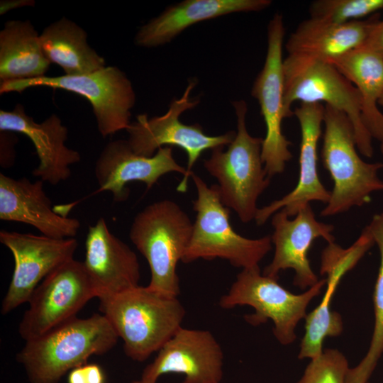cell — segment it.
<instances>
[{"label":"cell","mask_w":383,"mask_h":383,"mask_svg":"<svg viewBox=\"0 0 383 383\" xmlns=\"http://www.w3.org/2000/svg\"><path fill=\"white\" fill-rule=\"evenodd\" d=\"M119 339L102 313L77 316L26 341L16 355L30 383H58L72 369L92 355L112 350Z\"/></svg>","instance_id":"cell-1"},{"label":"cell","mask_w":383,"mask_h":383,"mask_svg":"<svg viewBox=\"0 0 383 383\" xmlns=\"http://www.w3.org/2000/svg\"><path fill=\"white\" fill-rule=\"evenodd\" d=\"M99 310L119 338L126 355L143 362L180 329L186 314L178 297L138 285L121 293L99 298Z\"/></svg>","instance_id":"cell-2"},{"label":"cell","mask_w":383,"mask_h":383,"mask_svg":"<svg viewBox=\"0 0 383 383\" xmlns=\"http://www.w3.org/2000/svg\"><path fill=\"white\" fill-rule=\"evenodd\" d=\"M192 229L187 213L170 199L153 202L134 217L129 237L148 263L149 289L178 297L180 285L177 265L188 248Z\"/></svg>","instance_id":"cell-3"},{"label":"cell","mask_w":383,"mask_h":383,"mask_svg":"<svg viewBox=\"0 0 383 383\" xmlns=\"http://www.w3.org/2000/svg\"><path fill=\"white\" fill-rule=\"evenodd\" d=\"M233 106L237 117L235 136L226 150L224 147L211 150L204 166L217 179L222 204L233 209L242 222L248 223L255 220L257 199L269 187L270 179L262 160L263 138L250 135L246 128V102L235 101Z\"/></svg>","instance_id":"cell-4"},{"label":"cell","mask_w":383,"mask_h":383,"mask_svg":"<svg viewBox=\"0 0 383 383\" xmlns=\"http://www.w3.org/2000/svg\"><path fill=\"white\" fill-rule=\"evenodd\" d=\"M323 123L321 159L333 187L320 215L331 216L364 205L373 192L383 190V181L378 177L383 163H368L360 157L354 128L345 113L326 105Z\"/></svg>","instance_id":"cell-5"},{"label":"cell","mask_w":383,"mask_h":383,"mask_svg":"<svg viewBox=\"0 0 383 383\" xmlns=\"http://www.w3.org/2000/svg\"><path fill=\"white\" fill-rule=\"evenodd\" d=\"M190 177L197 192L193 201L196 218L182 262L220 258L242 270L259 266L272 249L271 236L251 239L237 233L230 222L229 209L221 201L217 185L209 187L193 172Z\"/></svg>","instance_id":"cell-6"},{"label":"cell","mask_w":383,"mask_h":383,"mask_svg":"<svg viewBox=\"0 0 383 383\" xmlns=\"http://www.w3.org/2000/svg\"><path fill=\"white\" fill-rule=\"evenodd\" d=\"M284 104L287 118L294 116L292 105L326 102L345 113L351 121L356 147L372 157V136L361 116L362 99L358 89L331 63L315 59L287 55L283 60Z\"/></svg>","instance_id":"cell-7"},{"label":"cell","mask_w":383,"mask_h":383,"mask_svg":"<svg viewBox=\"0 0 383 383\" xmlns=\"http://www.w3.org/2000/svg\"><path fill=\"white\" fill-rule=\"evenodd\" d=\"M277 279L265 276L260 267L243 269L228 292L221 296L218 305L225 309L249 306L255 313L244 316L246 322L257 326L271 320L273 334L282 345L296 339V328L305 318L311 301L326 284L322 279L306 292L296 294L281 286Z\"/></svg>","instance_id":"cell-8"},{"label":"cell","mask_w":383,"mask_h":383,"mask_svg":"<svg viewBox=\"0 0 383 383\" xmlns=\"http://www.w3.org/2000/svg\"><path fill=\"white\" fill-rule=\"evenodd\" d=\"M196 84V79H191L182 96L172 101L164 115L150 119L147 114L138 115L136 121L131 123L126 129L128 143L138 155L151 157L165 145L177 146L186 152L188 158L187 175L177 186L179 192L187 191L192 167L201 155L206 150L228 145L236 134L235 131H228L219 135H209L199 124L187 125L180 121V115L196 106L200 101L198 97H190Z\"/></svg>","instance_id":"cell-9"},{"label":"cell","mask_w":383,"mask_h":383,"mask_svg":"<svg viewBox=\"0 0 383 383\" xmlns=\"http://www.w3.org/2000/svg\"><path fill=\"white\" fill-rule=\"evenodd\" d=\"M34 87H48L74 92L91 104L99 132L104 137L126 130L135 94L126 74L114 66L81 75L43 76L1 83L0 93L21 92Z\"/></svg>","instance_id":"cell-10"},{"label":"cell","mask_w":383,"mask_h":383,"mask_svg":"<svg viewBox=\"0 0 383 383\" xmlns=\"http://www.w3.org/2000/svg\"><path fill=\"white\" fill-rule=\"evenodd\" d=\"M98 292L82 262L68 260L38 285L19 322V335L28 341L77 316Z\"/></svg>","instance_id":"cell-11"},{"label":"cell","mask_w":383,"mask_h":383,"mask_svg":"<svg viewBox=\"0 0 383 383\" xmlns=\"http://www.w3.org/2000/svg\"><path fill=\"white\" fill-rule=\"evenodd\" d=\"M285 34L283 16L275 13L267 28V51L263 67L251 91L260 108L266 135L262 145V160L270 179L284 171L292 155V143L284 135L282 123L287 118L284 104L282 48Z\"/></svg>","instance_id":"cell-12"},{"label":"cell","mask_w":383,"mask_h":383,"mask_svg":"<svg viewBox=\"0 0 383 383\" xmlns=\"http://www.w3.org/2000/svg\"><path fill=\"white\" fill-rule=\"evenodd\" d=\"M0 242L11 252L14 270L1 312L5 315L28 303L38 285L50 272L73 259L75 238H54L43 235L1 230Z\"/></svg>","instance_id":"cell-13"},{"label":"cell","mask_w":383,"mask_h":383,"mask_svg":"<svg viewBox=\"0 0 383 383\" xmlns=\"http://www.w3.org/2000/svg\"><path fill=\"white\" fill-rule=\"evenodd\" d=\"M289 217L283 209L272 215L274 232L271 240L274 252L262 274L278 279L282 270L292 269L295 272L293 284L308 289L319 280L311 267L309 250L318 238L325 239L328 243H335L332 235L334 226L318 221L310 204L300 210L294 219Z\"/></svg>","instance_id":"cell-14"},{"label":"cell","mask_w":383,"mask_h":383,"mask_svg":"<svg viewBox=\"0 0 383 383\" xmlns=\"http://www.w3.org/2000/svg\"><path fill=\"white\" fill-rule=\"evenodd\" d=\"M223 366V350L211 332L182 327L160 349L140 379L157 383L161 376L174 373L184 376L182 383H219Z\"/></svg>","instance_id":"cell-15"},{"label":"cell","mask_w":383,"mask_h":383,"mask_svg":"<svg viewBox=\"0 0 383 383\" xmlns=\"http://www.w3.org/2000/svg\"><path fill=\"white\" fill-rule=\"evenodd\" d=\"M374 244V239L366 226L351 247L343 249L333 243H328L323 250L320 272L328 276L327 287L321 302L304 318L305 333L300 343L299 359L317 357L323 351V342L327 337H336L342 333V316L331 308L333 294L343 275L356 265Z\"/></svg>","instance_id":"cell-16"},{"label":"cell","mask_w":383,"mask_h":383,"mask_svg":"<svg viewBox=\"0 0 383 383\" xmlns=\"http://www.w3.org/2000/svg\"><path fill=\"white\" fill-rule=\"evenodd\" d=\"M173 172L182 174L183 178L187 175V169L174 160L172 147L160 148L154 155L145 157L135 153L128 140L122 139L106 145L94 168L99 192H111L116 202L128 198V183L141 182L150 189L162 176Z\"/></svg>","instance_id":"cell-17"},{"label":"cell","mask_w":383,"mask_h":383,"mask_svg":"<svg viewBox=\"0 0 383 383\" xmlns=\"http://www.w3.org/2000/svg\"><path fill=\"white\" fill-rule=\"evenodd\" d=\"M325 106L321 103L304 104L294 111L301 130L299 153V174L295 188L270 204L258 209L255 221L258 226L263 225L274 213L284 210L290 216L310 204L311 201L327 204L331 196L321 183L318 173L317 148L321 135V125L323 123Z\"/></svg>","instance_id":"cell-18"},{"label":"cell","mask_w":383,"mask_h":383,"mask_svg":"<svg viewBox=\"0 0 383 383\" xmlns=\"http://www.w3.org/2000/svg\"><path fill=\"white\" fill-rule=\"evenodd\" d=\"M0 131L18 132L30 138L40 161L33 175L51 185L67 180L71 175L70 166L81 160L77 151L65 145L67 128L56 114L36 123L17 104L10 111H0Z\"/></svg>","instance_id":"cell-19"},{"label":"cell","mask_w":383,"mask_h":383,"mask_svg":"<svg viewBox=\"0 0 383 383\" xmlns=\"http://www.w3.org/2000/svg\"><path fill=\"white\" fill-rule=\"evenodd\" d=\"M82 263L98 299L139 285L140 268L137 255L110 231L103 218L88 228Z\"/></svg>","instance_id":"cell-20"},{"label":"cell","mask_w":383,"mask_h":383,"mask_svg":"<svg viewBox=\"0 0 383 383\" xmlns=\"http://www.w3.org/2000/svg\"><path fill=\"white\" fill-rule=\"evenodd\" d=\"M43 182L13 179L0 174V219L33 226L41 235L54 238H75L80 222L55 212Z\"/></svg>","instance_id":"cell-21"},{"label":"cell","mask_w":383,"mask_h":383,"mask_svg":"<svg viewBox=\"0 0 383 383\" xmlns=\"http://www.w3.org/2000/svg\"><path fill=\"white\" fill-rule=\"evenodd\" d=\"M374 13L368 19L338 24L310 18L302 21L285 44L288 55L306 57L330 62L357 49L379 21Z\"/></svg>","instance_id":"cell-22"},{"label":"cell","mask_w":383,"mask_h":383,"mask_svg":"<svg viewBox=\"0 0 383 383\" xmlns=\"http://www.w3.org/2000/svg\"><path fill=\"white\" fill-rule=\"evenodd\" d=\"M271 4L270 0H185L140 27L135 42L142 47L160 46L195 23L235 12L260 11Z\"/></svg>","instance_id":"cell-23"},{"label":"cell","mask_w":383,"mask_h":383,"mask_svg":"<svg viewBox=\"0 0 383 383\" xmlns=\"http://www.w3.org/2000/svg\"><path fill=\"white\" fill-rule=\"evenodd\" d=\"M50 64L30 21L5 23L0 31L1 83L43 77Z\"/></svg>","instance_id":"cell-24"},{"label":"cell","mask_w":383,"mask_h":383,"mask_svg":"<svg viewBox=\"0 0 383 383\" xmlns=\"http://www.w3.org/2000/svg\"><path fill=\"white\" fill-rule=\"evenodd\" d=\"M331 64L358 89L362 122L372 138L383 142V113L377 107L383 94V57L358 48Z\"/></svg>","instance_id":"cell-25"},{"label":"cell","mask_w":383,"mask_h":383,"mask_svg":"<svg viewBox=\"0 0 383 383\" xmlns=\"http://www.w3.org/2000/svg\"><path fill=\"white\" fill-rule=\"evenodd\" d=\"M40 39L48 60L66 75L89 74L106 67L105 60L88 44L85 30L67 18L45 27Z\"/></svg>","instance_id":"cell-26"},{"label":"cell","mask_w":383,"mask_h":383,"mask_svg":"<svg viewBox=\"0 0 383 383\" xmlns=\"http://www.w3.org/2000/svg\"><path fill=\"white\" fill-rule=\"evenodd\" d=\"M379 252V267L374 286V322L366 355L354 367L349 368L345 383H367L383 355V211L375 214L367 226Z\"/></svg>","instance_id":"cell-27"},{"label":"cell","mask_w":383,"mask_h":383,"mask_svg":"<svg viewBox=\"0 0 383 383\" xmlns=\"http://www.w3.org/2000/svg\"><path fill=\"white\" fill-rule=\"evenodd\" d=\"M383 9V0H317L309 7L311 18L343 24L360 20Z\"/></svg>","instance_id":"cell-28"},{"label":"cell","mask_w":383,"mask_h":383,"mask_svg":"<svg viewBox=\"0 0 383 383\" xmlns=\"http://www.w3.org/2000/svg\"><path fill=\"white\" fill-rule=\"evenodd\" d=\"M349 368L348 361L340 351L326 349L310 360L296 383H345Z\"/></svg>","instance_id":"cell-29"},{"label":"cell","mask_w":383,"mask_h":383,"mask_svg":"<svg viewBox=\"0 0 383 383\" xmlns=\"http://www.w3.org/2000/svg\"><path fill=\"white\" fill-rule=\"evenodd\" d=\"M105 374L97 364L86 363L70 371L67 383H105Z\"/></svg>","instance_id":"cell-30"},{"label":"cell","mask_w":383,"mask_h":383,"mask_svg":"<svg viewBox=\"0 0 383 383\" xmlns=\"http://www.w3.org/2000/svg\"><path fill=\"white\" fill-rule=\"evenodd\" d=\"M360 48L375 52L383 57V20L378 21Z\"/></svg>","instance_id":"cell-31"},{"label":"cell","mask_w":383,"mask_h":383,"mask_svg":"<svg viewBox=\"0 0 383 383\" xmlns=\"http://www.w3.org/2000/svg\"><path fill=\"white\" fill-rule=\"evenodd\" d=\"M34 4L33 0H3L0 2V13L3 15L12 9Z\"/></svg>","instance_id":"cell-32"},{"label":"cell","mask_w":383,"mask_h":383,"mask_svg":"<svg viewBox=\"0 0 383 383\" xmlns=\"http://www.w3.org/2000/svg\"><path fill=\"white\" fill-rule=\"evenodd\" d=\"M378 104H379V105H381L382 106H383V94H382L381 98H380L379 100Z\"/></svg>","instance_id":"cell-33"},{"label":"cell","mask_w":383,"mask_h":383,"mask_svg":"<svg viewBox=\"0 0 383 383\" xmlns=\"http://www.w3.org/2000/svg\"><path fill=\"white\" fill-rule=\"evenodd\" d=\"M131 383H146L145 382L143 381L141 379L139 380H135L132 382Z\"/></svg>","instance_id":"cell-34"},{"label":"cell","mask_w":383,"mask_h":383,"mask_svg":"<svg viewBox=\"0 0 383 383\" xmlns=\"http://www.w3.org/2000/svg\"><path fill=\"white\" fill-rule=\"evenodd\" d=\"M380 150H381L382 154L383 155V142L381 143Z\"/></svg>","instance_id":"cell-35"},{"label":"cell","mask_w":383,"mask_h":383,"mask_svg":"<svg viewBox=\"0 0 383 383\" xmlns=\"http://www.w3.org/2000/svg\"><path fill=\"white\" fill-rule=\"evenodd\" d=\"M367 383H370V382H368Z\"/></svg>","instance_id":"cell-36"},{"label":"cell","mask_w":383,"mask_h":383,"mask_svg":"<svg viewBox=\"0 0 383 383\" xmlns=\"http://www.w3.org/2000/svg\"><path fill=\"white\" fill-rule=\"evenodd\" d=\"M219 383H221V382H219Z\"/></svg>","instance_id":"cell-37"}]
</instances>
